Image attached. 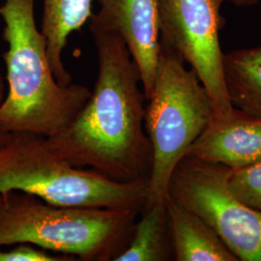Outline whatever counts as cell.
Instances as JSON below:
<instances>
[{
    "label": "cell",
    "instance_id": "6da1fadb",
    "mask_svg": "<svg viewBox=\"0 0 261 261\" xmlns=\"http://www.w3.org/2000/svg\"><path fill=\"white\" fill-rule=\"evenodd\" d=\"M89 28L98 60L93 90L74 121L48 140L75 167L118 182L149 181L152 149L140 71L121 37Z\"/></svg>",
    "mask_w": 261,
    "mask_h": 261
},
{
    "label": "cell",
    "instance_id": "7a4b0ae2",
    "mask_svg": "<svg viewBox=\"0 0 261 261\" xmlns=\"http://www.w3.org/2000/svg\"><path fill=\"white\" fill-rule=\"evenodd\" d=\"M34 6L35 0H5L0 6L2 36L8 45L3 54L7 90L0 103V128L50 138L74 121L91 91L82 84L58 83Z\"/></svg>",
    "mask_w": 261,
    "mask_h": 261
},
{
    "label": "cell",
    "instance_id": "3957f363",
    "mask_svg": "<svg viewBox=\"0 0 261 261\" xmlns=\"http://www.w3.org/2000/svg\"><path fill=\"white\" fill-rule=\"evenodd\" d=\"M136 209L56 205L20 191L0 193V248L31 244L82 261H114L130 242Z\"/></svg>",
    "mask_w": 261,
    "mask_h": 261
},
{
    "label": "cell",
    "instance_id": "277c9868",
    "mask_svg": "<svg viewBox=\"0 0 261 261\" xmlns=\"http://www.w3.org/2000/svg\"><path fill=\"white\" fill-rule=\"evenodd\" d=\"M10 191L31 194L56 205L141 211L149 197V182H118L75 167L46 136L11 132L0 143V193Z\"/></svg>",
    "mask_w": 261,
    "mask_h": 261
},
{
    "label": "cell",
    "instance_id": "5b68a950",
    "mask_svg": "<svg viewBox=\"0 0 261 261\" xmlns=\"http://www.w3.org/2000/svg\"><path fill=\"white\" fill-rule=\"evenodd\" d=\"M144 126L152 149L148 200H167L171 175L214 119L209 94L184 60L161 46Z\"/></svg>",
    "mask_w": 261,
    "mask_h": 261
},
{
    "label": "cell",
    "instance_id": "8992f818",
    "mask_svg": "<svg viewBox=\"0 0 261 261\" xmlns=\"http://www.w3.org/2000/svg\"><path fill=\"white\" fill-rule=\"evenodd\" d=\"M229 168L184 157L174 169L168 197L197 215L239 261H261V213L229 191Z\"/></svg>",
    "mask_w": 261,
    "mask_h": 261
},
{
    "label": "cell",
    "instance_id": "52a82bcc",
    "mask_svg": "<svg viewBox=\"0 0 261 261\" xmlns=\"http://www.w3.org/2000/svg\"><path fill=\"white\" fill-rule=\"evenodd\" d=\"M225 0H158L161 46L180 56L203 84L214 108V119L231 115L219 32L224 27Z\"/></svg>",
    "mask_w": 261,
    "mask_h": 261
},
{
    "label": "cell",
    "instance_id": "ba28073f",
    "mask_svg": "<svg viewBox=\"0 0 261 261\" xmlns=\"http://www.w3.org/2000/svg\"><path fill=\"white\" fill-rule=\"evenodd\" d=\"M89 23L121 37L140 71L146 100L152 92L161 50L158 0H98Z\"/></svg>",
    "mask_w": 261,
    "mask_h": 261
},
{
    "label": "cell",
    "instance_id": "9c48e42d",
    "mask_svg": "<svg viewBox=\"0 0 261 261\" xmlns=\"http://www.w3.org/2000/svg\"><path fill=\"white\" fill-rule=\"evenodd\" d=\"M188 158L229 169L261 159V119L234 108L224 119H213L188 150Z\"/></svg>",
    "mask_w": 261,
    "mask_h": 261
},
{
    "label": "cell",
    "instance_id": "30bf717a",
    "mask_svg": "<svg viewBox=\"0 0 261 261\" xmlns=\"http://www.w3.org/2000/svg\"><path fill=\"white\" fill-rule=\"evenodd\" d=\"M175 261H239L214 230L185 207L167 198Z\"/></svg>",
    "mask_w": 261,
    "mask_h": 261
},
{
    "label": "cell",
    "instance_id": "8fae6325",
    "mask_svg": "<svg viewBox=\"0 0 261 261\" xmlns=\"http://www.w3.org/2000/svg\"><path fill=\"white\" fill-rule=\"evenodd\" d=\"M93 0H43L41 33L46 39L47 54L54 74L62 85L72 84V75L62 55L70 35L89 21Z\"/></svg>",
    "mask_w": 261,
    "mask_h": 261
},
{
    "label": "cell",
    "instance_id": "7c38bea8",
    "mask_svg": "<svg viewBox=\"0 0 261 261\" xmlns=\"http://www.w3.org/2000/svg\"><path fill=\"white\" fill-rule=\"evenodd\" d=\"M173 252L167 200H147L130 242L114 261H170Z\"/></svg>",
    "mask_w": 261,
    "mask_h": 261
},
{
    "label": "cell",
    "instance_id": "4fadbf2b",
    "mask_svg": "<svg viewBox=\"0 0 261 261\" xmlns=\"http://www.w3.org/2000/svg\"><path fill=\"white\" fill-rule=\"evenodd\" d=\"M224 72L233 108L261 119V47L224 54Z\"/></svg>",
    "mask_w": 261,
    "mask_h": 261
},
{
    "label": "cell",
    "instance_id": "5bb4252c",
    "mask_svg": "<svg viewBox=\"0 0 261 261\" xmlns=\"http://www.w3.org/2000/svg\"><path fill=\"white\" fill-rule=\"evenodd\" d=\"M226 183L241 202L261 213V159L246 167L229 169Z\"/></svg>",
    "mask_w": 261,
    "mask_h": 261
},
{
    "label": "cell",
    "instance_id": "9a60e30c",
    "mask_svg": "<svg viewBox=\"0 0 261 261\" xmlns=\"http://www.w3.org/2000/svg\"><path fill=\"white\" fill-rule=\"evenodd\" d=\"M0 261H76L65 254H51L31 244H17L13 249L4 251L0 248Z\"/></svg>",
    "mask_w": 261,
    "mask_h": 261
},
{
    "label": "cell",
    "instance_id": "2e32d148",
    "mask_svg": "<svg viewBox=\"0 0 261 261\" xmlns=\"http://www.w3.org/2000/svg\"><path fill=\"white\" fill-rule=\"evenodd\" d=\"M230 3H232L237 7H245V6H252L254 4H257L261 0H225Z\"/></svg>",
    "mask_w": 261,
    "mask_h": 261
},
{
    "label": "cell",
    "instance_id": "e0dca14e",
    "mask_svg": "<svg viewBox=\"0 0 261 261\" xmlns=\"http://www.w3.org/2000/svg\"><path fill=\"white\" fill-rule=\"evenodd\" d=\"M6 80H4L3 75L0 73V103H2L6 95Z\"/></svg>",
    "mask_w": 261,
    "mask_h": 261
},
{
    "label": "cell",
    "instance_id": "ac0fdd59",
    "mask_svg": "<svg viewBox=\"0 0 261 261\" xmlns=\"http://www.w3.org/2000/svg\"><path fill=\"white\" fill-rule=\"evenodd\" d=\"M7 132H5V130H2L1 128H0V143L4 140V139L6 138V136H7Z\"/></svg>",
    "mask_w": 261,
    "mask_h": 261
}]
</instances>
